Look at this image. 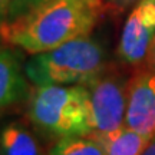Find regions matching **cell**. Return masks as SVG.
Returning a JSON list of instances; mask_svg holds the SVG:
<instances>
[{
    "label": "cell",
    "instance_id": "5bb4252c",
    "mask_svg": "<svg viewBox=\"0 0 155 155\" xmlns=\"http://www.w3.org/2000/svg\"><path fill=\"white\" fill-rule=\"evenodd\" d=\"M9 6H10V0H0V26L7 20Z\"/></svg>",
    "mask_w": 155,
    "mask_h": 155
},
{
    "label": "cell",
    "instance_id": "ba28073f",
    "mask_svg": "<svg viewBox=\"0 0 155 155\" xmlns=\"http://www.w3.org/2000/svg\"><path fill=\"white\" fill-rule=\"evenodd\" d=\"M0 155H43V151L32 131L10 122L0 131Z\"/></svg>",
    "mask_w": 155,
    "mask_h": 155
},
{
    "label": "cell",
    "instance_id": "3957f363",
    "mask_svg": "<svg viewBox=\"0 0 155 155\" xmlns=\"http://www.w3.org/2000/svg\"><path fill=\"white\" fill-rule=\"evenodd\" d=\"M106 66L104 46L86 35L52 50L32 55L23 69L26 78L35 86H43L86 85Z\"/></svg>",
    "mask_w": 155,
    "mask_h": 155
},
{
    "label": "cell",
    "instance_id": "6da1fadb",
    "mask_svg": "<svg viewBox=\"0 0 155 155\" xmlns=\"http://www.w3.org/2000/svg\"><path fill=\"white\" fill-rule=\"evenodd\" d=\"M104 17L99 0H45L0 26V42L29 55L48 52L89 35Z\"/></svg>",
    "mask_w": 155,
    "mask_h": 155
},
{
    "label": "cell",
    "instance_id": "4fadbf2b",
    "mask_svg": "<svg viewBox=\"0 0 155 155\" xmlns=\"http://www.w3.org/2000/svg\"><path fill=\"white\" fill-rule=\"evenodd\" d=\"M148 71L151 72H155V39L152 45H151V49L148 52V56H147V62H145V66Z\"/></svg>",
    "mask_w": 155,
    "mask_h": 155
},
{
    "label": "cell",
    "instance_id": "7a4b0ae2",
    "mask_svg": "<svg viewBox=\"0 0 155 155\" xmlns=\"http://www.w3.org/2000/svg\"><path fill=\"white\" fill-rule=\"evenodd\" d=\"M28 118L40 132L62 139L92 135L85 85H43L30 91Z\"/></svg>",
    "mask_w": 155,
    "mask_h": 155
},
{
    "label": "cell",
    "instance_id": "30bf717a",
    "mask_svg": "<svg viewBox=\"0 0 155 155\" xmlns=\"http://www.w3.org/2000/svg\"><path fill=\"white\" fill-rule=\"evenodd\" d=\"M45 155H106L104 142L95 135L58 139Z\"/></svg>",
    "mask_w": 155,
    "mask_h": 155
},
{
    "label": "cell",
    "instance_id": "5b68a950",
    "mask_svg": "<svg viewBox=\"0 0 155 155\" xmlns=\"http://www.w3.org/2000/svg\"><path fill=\"white\" fill-rule=\"evenodd\" d=\"M155 39V0H142L129 13L122 28L116 55L124 66L144 68Z\"/></svg>",
    "mask_w": 155,
    "mask_h": 155
},
{
    "label": "cell",
    "instance_id": "7c38bea8",
    "mask_svg": "<svg viewBox=\"0 0 155 155\" xmlns=\"http://www.w3.org/2000/svg\"><path fill=\"white\" fill-rule=\"evenodd\" d=\"M45 0H10V6H9V15H7V20H13L22 16L25 13L30 12L33 7L43 3ZM6 20V22H7Z\"/></svg>",
    "mask_w": 155,
    "mask_h": 155
},
{
    "label": "cell",
    "instance_id": "9c48e42d",
    "mask_svg": "<svg viewBox=\"0 0 155 155\" xmlns=\"http://www.w3.org/2000/svg\"><path fill=\"white\" fill-rule=\"evenodd\" d=\"M98 138L104 142L106 155H141L151 139L129 129L128 127Z\"/></svg>",
    "mask_w": 155,
    "mask_h": 155
},
{
    "label": "cell",
    "instance_id": "8fae6325",
    "mask_svg": "<svg viewBox=\"0 0 155 155\" xmlns=\"http://www.w3.org/2000/svg\"><path fill=\"white\" fill-rule=\"evenodd\" d=\"M142 0H99L104 16H121L129 9H134L135 6L141 3Z\"/></svg>",
    "mask_w": 155,
    "mask_h": 155
},
{
    "label": "cell",
    "instance_id": "277c9868",
    "mask_svg": "<svg viewBox=\"0 0 155 155\" xmlns=\"http://www.w3.org/2000/svg\"><path fill=\"white\" fill-rule=\"evenodd\" d=\"M128 79L114 66H106L85 86L89 94L92 135L105 137L125 127Z\"/></svg>",
    "mask_w": 155,
    "mask_h": 155
},
{
    "label": "cell",
    "instance_id": "9a60e30c",
    "mask_svg": "<svg viewBox=\"0 0 155 155\" xmlns=\"http://www.w3.org/2000/svg\"><path fill=\"white\" fill-rule=\"evenodd\" d=\"M141 155H155V135L148 141V144H147L145 150L142 151Z\"/></svg>",
    "mask_w": 155,
    "mask_h": 155
},
{
    "label": "cell",
    "instance_id": "52a82bcc",
    "mask_svg": "<svg viewBox=\"0 0 155 155\" xmlns=\"http://www.w3.org/2000/svg\"><path fill=\"white\" fill-rule=\"evenodd\" d=\"M25 69L9 50H0V114L29 99L32 89Z\"/></svg>",
    "mask_w": 155,
    "mask_h": 155
},
{
    "label": "cell",
    "instance_id": "8992f818",
    "mask_svg": "<svg viewBox=\"0 0 155 155\" xmlns=\"http://www.w3.org/2000/svg\"><path fill=\"white\" fill-rule=\"evenodd\" d=\"M125 127L152 138L155 135V72L138 68L128 82Z\"/></svg>",
    "mask_w": 155,
    "mask_h": 155
}]
</instances>
